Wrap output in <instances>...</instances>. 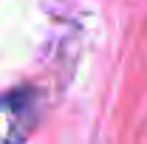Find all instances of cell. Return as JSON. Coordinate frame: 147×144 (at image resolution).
<instances>
[{
    "instance_id": "cell-1",
    "label": "cell",
    "mask_w": 147,
    "mask_h": 144,
    "mask_svg": "<svg viewBox=\"0 0 147 144\" xmlns=\"http://www.w3.org/2000/svg\"><path fill=\"white\" fill-rule=\"evenodd\" d=\"M37 124V93L11 90L0 96V144H23Z\"/></svg>"
}]
</instances>
